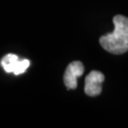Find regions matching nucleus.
<instances>
[{"label":"nucleus","mask_w":128,"mask_h":128,"mask_svg":"<svg viewBox=\"0 0 128 128\" xmlns=\"http://www.w3.org/2000/svg\"><path fill=\"white\" fill-rule=\"evenodd\" d=\"M113 23L114 32L101 36L100 44L110 53L122 54L128 51V18L124 15H116Z\"/></svg>","instance_id":"1"},{"label":"nucleus","mask_w":128,"mask_h":128,"mask_svg":"<svg viewBox=\"0 0 128 128\" xmlns=\"http://www.w3.org/2000/svg\"><path fill=\"white\" fill-rule=\"evenodd\" d=\"M30 62L28 59L20 60L15 54H7L1 60V66L8 73H14V75L23 74L30 66Z\"/></svg>","instance_id":"2"},{"label":"nucleus","mask_w":128,"mask_h":128,"mask_svg":"<svg viewBox=\"0 0 128 128\" xmlns=\"http://www.w3.org/2000/svg\"><path fill=\"white\" fill-rule=\"evenodd\" d=\"M104 81V75L97 70H92L86 77L84 93L89 97L99 96L102 93V84Z\"/></svg>","instance_id":"3"},{"label":"nucleus","mask_w":128,"mask_h":128,"mask_svg":"<svg viewBox=\"0 0 128 128\" xmlns=\"http://www.w3.org/2000/svg\"><path fill=\"white\" fill-rule=\"evenodd\" d=\"M84 72V66L82 62L74 61L68 66L64 74V82L68 89L77 88V79Z\"/></svg>","instance_id":"4"}]
</instances>
